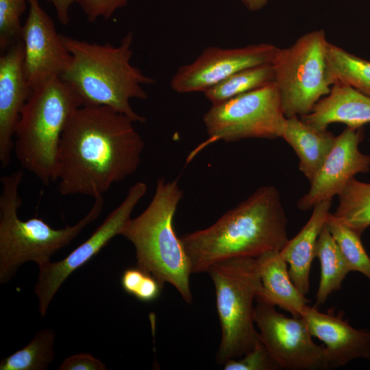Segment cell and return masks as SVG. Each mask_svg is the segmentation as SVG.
I'll return each mask as SVG.
<instances>
[{
  "label": "cell",
  "instance_id": "obj_1",
  "mask_svg": "<svg viewBox=\"0 0 370 370\" xmlns=\"http://www.w3.org/2000/svg\"><path fill=\"white\" fill-rule=\"evenodd\" d=\"M134 123L108 106L79 107L62 135L58 192L95 199L133 175L145 146Z\"/></svg>",
  "mask_w": 370,
  "mask_h": 370
},
{
  "label": "cell",
  "instance_id": "obj_2",
  "mask_svg": "<svg viewBox=\"0 0 370 370\" xmlns=\"http://www.w3.org/2000/svg\"><path fill=\"white\" fill-rule=\"evenodd\" d=\"M286 225L279 191L264 186L210 226L180 238L191 273H198L224 260L280 251L288 241Z\"/></svg>",
  "mask_w": 370,
  "mask_h": 370
},
{
  "label": "cell",
  "instance_id": "obj_3",
  "mask_svg": "<svg viewBox=\"0 0 370 370\" xmlns=\"http://www.w3.org/2000/svg\"><path fill=\"white\" fill-rule=\"evenodd\" d=\"M71 60L60 78L69 84L82 106H104L121 112L135 123L146 118L130 105L132 99H146L144 85L156 79L131 63L133 34L128 32L119 45L99 44L62 34Z\"/></svg>",
  "mask_w": 370,
  "mask_h": 370
},
{
  "label": "cell",
  "instance_id": "obj_4",
  "mask_svg": "<svg viewBox=\"0 0 370 370\" xmlns=\"http://www.w3.org/2000/svg\"><path fill=\"white\" fill-rule=\"evenodd\" d=\"M183 192L177 180H157L153 197L146 209L130 218L120 234L135 248L136 267L163 285L173 286L184 301L193 300L188 258L173 227V218Z\"/></svg>",
  "mask_w": 370,
  "mask_h": 370
},
{
  "label": "cell",
  "instance_id": "obj_5",
  "mask_svg": "<svg viewBox=\"0 0 370 370\" xmlns=\"http://www.w3.org/2000/svg\"><path fill=\"white\" fill-rule=\"evenodd\" d=\"M80 106L73 88L55 77L32 90L21 113L14 134L16 156L46 186L57 180L62 135Z\"/></svg>",
  "mask_w": 370,
  "mask_h": 370
},
{
  "label": "cell",
  "instance_id": "obj_6",
  "mask_svg": "<svg viewBox=\"0 0 370 370\" xmlns=\"http://www.w3.org/2000/svg\"><path fill=\"white\" fill-rule=\"evenodd\" d=\"M23 169L1 177L0 194V282L10 281L23 263L34 261L38 266L50 261L51 257L64 247L101 214L103 196L95 198L84 217L73 225L54 229L36 217L26 221L18 217L22 204L19 186Z\"/></svg>",
  "mask_w": 370,
  "mask_h": 370
},
{
  "label": "cell",
  "instance_id": "obj_7",
  "mask_svg": "<svg viewBox=\"0 0 370 370\" xmlns=\"http://www.w3.org/2000/svg\"><path fill=\"white\" fill-rule=\"evenodd\" d=\"M215 288L221 330L217 362L224 365L262 342L254 320V301L261 288L257 258L238 257L212 264L207 270Z\"/></svg>",
  "mask_w": 370,
  "mask_h": 370
},
{
  "label": "cell",
  "instance_id": "obj_8",
  "mask_svg": "<svg viewBox=\"0 0 370 370\" xmlns=\"http://www.w3.org/2000/svg\"><path fill=\"white\" fill-rule=\"evenodd\" d=\"M328 43L324 30L316 29L279 49L273 62L274 83L286 118L309 114L334 84L327 58Z\"/></svg>",
  "mask_w": 370,
  "mask_h": 370
},
{
  "label": "cell",
  "instance_id": "obj_9",
  "mask_svg": "<svg viewBox=\"0 0 370 370\" xmlns=\"http://www.w3.org/2000/svg\"><path fill=\"white\" fill-rule=\"evenodd\" d=\"M286 118L274 82L225 101L212 104L203 117L208 139L236 142L282 138Z\"/></svg>",
  "mask_w": 370,
  "mask_h": 370
},
{
  "label": "cell",
  "instance_id": "obj_10",
  "mask_svg": "<svg viewBox=\"0 0 370 370\" xmlns=\"http://www.w3.org/2000/svg\"><path fill=\"white\" fill-rule=\"evenodd\" d=\"M254 320L262 342L282 369H330L325 347L312 341L301 317H287L274 306L256 301Z\"/></svg>",
  "mask_w": 370,
  "mask_h": 370
},
{
  "label": "cell",
  "instance_id": "obj_11",
  "mask_svg": "<svg viewBox=\"0 0 370 370\" xmlns=\"http://www.w3.org/2000/svg\"><path fill=\"white\" fill-rule=\"evenodd\" d=\"M147 190L143 182L134 184L123 201L112 210L91 236L63 260L50 261L39 267L35 293L41 315L45 316L53 298L65 280L75 270L95 256L115 236L119 235L125 223Z\"/></svg>",
  "mask_w": 370,
  "mask_h": 370
},
{
  "label": "cell",
  "instance_id": "obj_12",
  "mask_svg": "<svg viewBox=\"0 0 370 370\" xmlns=\"http://www.w3.org/2000/svg\"><path fill=\"white\" fill-rule=\"evenodd\" d=\"M279 49L269 43L228 49L207 47L193 62L177 70L171 87L178 93L204 92L239 71L273 64Z\"/></svg>",
  "mask_w": 370,
  "mask_h": 370
},
{
  "label": "cell",
  "instance_id": "obj_13",
  "mask_svg": "<svg viewBox=\"0 0 370 370\" xmlns=\"http://www.w3.org/2000/svg\"><path fill=\"white\" fill-rule=\"evenodd\" d=\"M23 65L32 90L55 77H60L68 67L71 54L62 34L38 0H29L28 14L22 25Z\"/></svg>",
  "mask_w": 370,
  "mask_h": 370
},
{
  "label": "cell",
  "instance_id": "obj_14",
  "mask_svg": "<svg viewBox=\"0 0 370 370\" xmlns=\"http://www.w3.org/2000/svg\"><path fill=\"white\" fill-rule=\"evenodd\" d=\"M363 136L362 127H347L335 137L330 153L310 182L308 192L299 199V209L308 210L324 200L332 199L356 175L369 171L370 156L358 149Z\"/></svg>",
  "mask_w": 370,
  "mask_h": 370
},
{
  "label": "cell",
  "instance_id": "obj_15",
  "mask_svg": "<svg viewBox=\"0 0 370 370\" xmlns=\"http://www.w3.org/2000/svg\"><path fill=\"white\" fill-rule=\"evenodd\" d=\"M23 65V45L20 39L0 57V162H10L13 136L21 113L31 95Z\"/></svg>",
  "mask_w": 370,
  "mask_h": 370
},
{
  "label": "cell",
  "instance_id": "obj_16",
  "mask_svg": "<svg viewBox=\"0 0 370 370\" xmlns=\"http://www.w3.org/2000/svg\"><path fill=\"white\" fill-rule=\"evenodd\" d=\"M301 317L312 336L324 343L330 369L343 367L356 359L370 358V330L354 328L343 318V312L335 315L306 305Z\"/></svg>",
  "mask_w": 370,
  "mask_h": 370
},
{
  "label": "cell",
  "instance_id": "obj_17",
  "mask_svg": "<svg viewBox=\"0 0 370 370\" xmlns=\"http://www.w3.org/2000/svg\"><path fill=\"white\" fill-rule=\"evenodd\" d=\"M319 130L333 123L359 128L370 123V97L346 84L336 82L308 114L300 117Z\"/></svg>",
  "mask_w": 370,
  "mask_h": 370
},
{
  "label": "cell",
  "instance_id": "obj_18",
  "mask_svg": "<svg viewBox=\"0 0 370 370\" xmlns=\"http://www.w3.org/2000/svg\"><path fill=\"white\" fill-rule=\"evenodd\" d=\"M331 204L332 199H327L314 206L307 223L280 251L282 257L289 265L288 273L293 282L304 295L310 290L309 275L316 245Z\"/></svg>",
  "mask_w": 370,
  "mask_h": 370
},
{
  "label": "cell",
  "instance_id": "obj_19",
  "mask_svg": "<svg viewBox=\"0 0 370 370\" xmlns=\"http://www.w3.org/2000/svg\"><path fill=\"white\" fill-rule=\"evenodd\" d=\"M257 259L261 288L256 301L278 306L293 317H301L309 300L293 282L287 262L282 257L280 251H268Z\"/></svg>",
  "mask_w": 370,
  "mask_h": 370
},
{
  "label": "cell",
  "instance_id": "obj_20",
  "mask_svg": "<svg viewBox=\"0 0 370 370\" xmlns=\"http://www.w3.org/2000/svg\"><path fill=\"white\" fill-rule=\"evenodd\" d=\"M335 137L327 130H319L299 116L286 118L282 138L297 155L299 169L311 182L330 153Z\"/></svg>",
  "mask_w": 370,
  "mask_h": 370
},
{
  "label": "cell",
  "instance_id": "obj_21",
  "mask_svg": "<svg viewBox=\"0 0 370 370\" xmlns=\"http://www.w3.org/2000/svg\"><path fill=\"white\" fill-rule=\"evenodd\" d=\"M315 258H318L321 265L320 282L314 305L317 307L323 304L333 292L341 289L343 281L351 271L326 223L317 240Z\"/></svg>",
  "mask_w": 370,
  "mask_h": 370
},
{
  "label": "cell",
  "instance_id": "obj_22",
  "mask_svg": "<svg viewBox=\"0 0 370 370\" xmlns=\"http://www.w3.org/2000/svg\"><path fill=\"white\" fill-rule=\"evenodd\" d=\"M338 196L333 215L361 236L370 226V183L353 177Z\"/></svg>",
  "mask_w": 370,
  "mask_h": 370
},
{
  "label": "cell",
  "instance_id": "obj_23",
  "mask_svg": "<svg viewBox=\"0 0 370 370\" xmlns=\"http://www.w3.org/2000/svg\"><path fill=\"white\" fill-rule=\"evenodd\" d=\"M273 64L245 69L204 92L212 104H217L274 82Z\"/></svg>",
  "mask_w": 370,
  "mask_h": 370
},
{
  "label": "cell",
  "instance_id": "obj_24",
  "mask_svg": "<svg viewBox=\"0 0 370 370\" xmlns=\"http://www.w3.org/2000/svg\"><path fill=\"white\" fill-rule=\"evenodd\" d=\"M327 58L335 83L346 84L370 97V61L330 42Z\"/></svg>",
  "mask_w": 370,
  "mask_h": 370
},
{
  "label": "cell",
  "instance_id": "obj_25",
  "mask_svg": "<svg viewBox=\"0 0 370 370\" xmlns=\"http://www.w3.org/2000/svg\"><path fill=\"white\" fill-rule=\"evenodd\" d=\"M56 334L51 329L38 332L23 349L3 358L0 370H44L55 358Z\"/></svg>",
  "mask_w": 370,
  "mask_h": 370
},
{
  "label": "cell",
  "instance_id": "obj_26",
  "mask_svg": "<svg viewBox=\"0 0 370 370\" xmlns=\"http://www.w3.org/2000/svg\"><path fill=\"white\" fill-rule=\"evenodd\" d=\"M326 225L338 244L351 271H358L370 282V256L366 251L361 236L329 212Z\"/></svg>",
  "mask_w": 370,
  "mask_h": 370
},
{
  "label": "cell",
  "instance_id": "obj_27",
  "mask_svg": "<svg viewBox=\"0 0 370 370\" xmlns=\"http://www.w3.org/2000/svg\"><path fill=\"white\" fill-rule=\"evenodd\" d=\"M29 0H0V49L5 51L21 39V18Z\"/></svg>",
  "mask_w": 370,
  "mask_h": 370
},
{
  "label": "cell",
  "instance_id": "obj_28",
  "mask_svg": "<svg viewBox=\"0 0 370 370\" xmlns=\"http://www.w3.org/2000/svg\"><path fill=\"white\" fill-rule=\"evenodd\" d=\"M225 370H281L282 368L262 342L237 359L224 365Z\"/></svg>",
  "mask_w": 370,
  "mask_h": 370
},
{
  "label": "cell",
  "instance_id": "obj_29",
  "mask_svg": "<svg viewBox=\"0 0 370 370\" xmlns=\"http://www.w3.org/2000/svg\"><path fill=\"white\" fill-rule=\"evenodd\" d=\"M130 0H77L87 19L94 22L99 18L108 19Z\"/></svg>",
  "mask_w": 370,
  "mask_h": 370
},
{
  "label": "cell",
  "instance_id": "obj_30",
  "mask_svg": "<svg viewBox=\"0 0 370 370\" xmlns=\"http://www.w3.org/2000/svg\"><path fill=\"white\" fill-rule=\"evenodd\" d=\"M60 370H105L106 366L90 354H78L66 358Z\"/></svg>",
  "mask_w": 370,
  "mask_h": 370
},
{
  "label": "cell",
  "instance_id": "obj_31",
  "mask_svg": "<svg viewBox=\"0 0 370 370\" xmlns=\"http://www.w3.org/2000/svg\"><path fill=\"white\" fill-rule=\"evenodd\" d=\"M164 285L149 273H146L134 296L140 301L151 302L160 295Z\"/></svg>",
  "mask_w": 370,
  "mask_h": 370
},
{
  "label": "cell",
  "instance_id": "obj_32",
  "mask_svg": "<svg viewBox=\"0 0 370 370\" xmlns=\"http://www.w3.org/2000/svg\"><path fill=\"white\" fill-rule=\"evenodd\" d=\"M147 273L138 267L125 269L121 278L123 289L128 294L134 295L140 286Z\"/></svg>",
  "mask_w": 370,
  "mask_h": 370
},
{
  "label": "cell",
  "instance_id": "obj_33",
  "mask_svg": "<svg viewBox=\"0 0 370 370\" xmlns=\"http://www.w3.org/2000/svg\"><path fill=\"white\" fill-rule=\"evenodd\" d=\"M54 7L60 23L66 25L70 22V8L77 0H48Z\"/></svg>",
  "mask_w": 370,
  "mask_h": 370
},
{
  "label": "cell",
  "instance_id": "obj_34",
  "mask_svg": "<svg viewBox=\"0 0 370 370\" xmlns=\"http://www.w3.org/2000/svg\"><path fill=\"white\" fill-rule=\"evenodd\" d=\"M244 5L251 11H256L262 9L268 0H241Z\"/></svg>",
  "mask_w": 370,
  "mask_h": 370
},
{
  "label": "cell",
  "instance_id": "obj_35",
  "mask_svg": "<svg viewBox=\"0 0 370 370\" xmlns=\"http://www.w3.org/2000/svg\"><path fill=\"white\" fill-rule=\"evenodd\" d=\"M369 369H370V358L369 359Z\"/></svg>",
  "mask_w": 370,
  "mask_h": 370
}]
</instances>
